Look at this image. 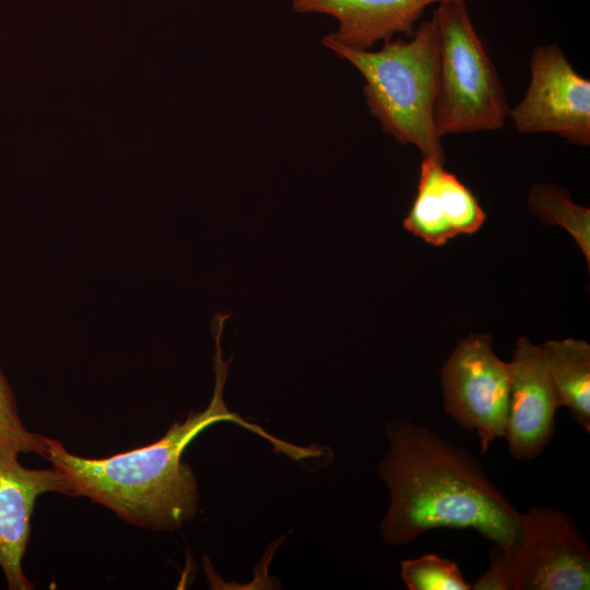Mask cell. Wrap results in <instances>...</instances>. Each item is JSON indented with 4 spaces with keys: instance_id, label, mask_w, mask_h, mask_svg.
Here are the masks:
<instances>
[{
    "instance_id": "obj_1",
    "label": "cell",
    "mask_w": 590,
    "mask_h": 590,
    "mask_svg": "<svg viewBox=\"0 0 590 590\" xmlns=\"http://www.w3.org/2000/svg\"><path fill=\"white\" fill-rule=\"evenodd\" d=\"M389 451L378 472L390 493L384 541L412 543L424 532L473 529L500 546L519 542L522 514L468 449L406 418L386 423Z\"/></svg>"
},
{
    "instance_id": "obj_2",
    "label": "cell",
    "mask_w": 590,
    "mask_h": 590,
    "mask_svg": "<svg viewBox=\"0 0 590 590\" xmlns=\"http://www.w3.org/2000/svg\"><path fill=\"white\" fill-rule=\"evenodd\" d=\"M225 319L212 323L215 338L213 358L215 387L209 405L191 411L175 422L153 444L107 458H84L71 453L57 439L48 438L46 459L59 469L72 485V497H87L130 524L172 531L190 521L197 512L199 488L189 464L181 462L186 447L208 426L229 421L272 442L275 450L296 459L302 447L286 444L231 412L223 399L229 361L222 358L221 334Z\"/></svg>"
},
{
    "instance_id": "obj_3",
    "label": "cell",
    "mask_w": 590,
    "mask_h": 590,
    "mask_svg": "<svg viewBox=\"0 0 590 590\" xmlns=\"http://www.w3.org/2000/svg\"><path fill=\"white\" fill-rule=\"evenodd\" d=\"M321 43L362 73L366 104L384 132L402 145H415L424 158L445 164L433 119L438 36L432 19L422 22L410 40L390 38L376 51L344 46L328 35Z\"/></svg>"
},
{
    "instance_id": "obj_4",
    "label": "cell",
    "mask_w": 590,
    "mask_h": 590,
    "mask_svg": "<svg viewBox=\"0 0 590 590\" xmlns=\"http://www.w3.org/2000/svg\"><path fill=\"white\" fill-rule=\"evenodd\" d=\"M432 20L438 36L433 119L439 137L502 128L509 114L506 92L465 0L438 3Z\"/></svg>"
},
{
    "instance_id": "obj_5",
    "label": "cell",
    "mask_w": 590,
    "mask_h": 590,
    "mask_svg": "<svg viewBox=\"0 0 590 590\" xmlns=\"http://www.w3.org/2000/svg\"><path fill=\"white\" fill-rule=\"evenodd\" d=\"M488 569L472 590H588L590 550L571 519L559 509L533 506L522 514L519 542L494 544Z\"/></svg>"
},
{
    "instance_id": "obj_6",
    "label": "cell",
    "mask_w": 590,
    "mask_h": 590,
    "mask_svg": "<svg viewBox=\"0 0 590 590\" xmlns=\"http://www.w3.org/2000/svg\"><path fill=\"white\" fill-rule=\"evenodd\" d=\"M444 410L459 426L475 432L486 452L504 438L511 364L496 356L488 334L461 340L440 369Z\"/></svg>"
},
{
    "instance_id": "obj_7",
    "label": "cell",
    "mask_w": 590,
    "mask_h": 590,
    "mask_svg": "<svg viewBox=\"0 0 590 590\" xmlns=\"http://www.w3.org/2000/svg\"><path fill=\"white\" fill-rule=\"evenodd\" d=\"M530 83L508 116L523 134L555 133L571 144H590V81L580 75L556 44L536 46Z\"/></svg>"
},
{
    "instance_id": "obj_8",
    "label": "cell",
    "mask_w": 590,
    "mask_h": 590,
    "mask_svg": "<svg viewBox=\"0 0 590 590\" xmlns=\"http://www.w3.org/2000/svg\"><path fill=\"white\" fill-rule=\"evenodd\" d=\"M21 452L0 444V568L8 589L32 590L34 585L22 568L31 536V519L37 498L45 493L72 497L68 477L56 467L27 469L19 461Z\"/></svg>"
},
{
    "instance_id": "obj_9",
    "label": "cell",
    "mask_w": 590,
    "mask_h": 590,
    "mask_svg": "<svg viewBox=\"0 0 590 590\" xmlns=\"http://www.w3.org/2000/svg\"><path fill=\"white\" fill-rule=\"evenodd\" d=\"M511 364V386L504 438L518 460L538 457L555 430L560 406L542 345L518 339Z\"/></svg>"
},
{
    "instance_id": "obj_10",
    "label": "cell",
    "mask_w": 590,
    "mask_h": 590,
    "mask_svg": "<svg viewBox=\"0 0 590 590\" xmlns=\"http://www.w3.org/2000/svg\"><path fill=\"white\" fill-rule=\"evenodd\" d=\"M485 212L471 190L444 165L423 158L417 193L403 221L405 229L428 244L440 246L460 234H473Z\"/></svg>"
},
{
    "instance_id": "obj_11",
    "label": "cell",
    "mask_w": 590,
    "mask_h": 590,
    "mask_svg": "<svg viewBox=\"0 0 590 590\" xmlns=\"http://www.w3.org/2000/svg\"><path fill=\"white\" fill-rule=\"evenodd\" d=\"M449 0H293L299 13H322L339 22L328 36L355 49H370L396 34L412 36L430 4Z\"/></svg>"
},
{
    "instance_id": "obj_12",
    "label": "cell",
    "mask_w": 590,
    "mask_h": 590,
    "mask_svg": "<svg viewBox=\"0 0 590 590\" xmlns=\"http://www.w3.org/2000/svg\"><path fill=\"white\" fill-rule=\"evenodd\" d=\"M560 406L590 432V345L583 340H551L542 344Z\"/></svg>"
},
{
    "instance_id": "obj_13",
    "label": "cell",
    "mask_w": 590,
    "mask_h": 590,
    "mask_svg": "<svg viewBox=\"0 0 590 590\" xmlns=\"http://www.w3.org/2000/svg\"><path fill=\"white\" fill-rule=\"evenodd\" d=\"M528 205L543 225H559L577 241L590 263V210L576 204L563 188L550 184L532 187Z\"/></svg>"
},
{
    "instance_id": "obj_14",
    "label": "cell",
    "mask_w": 590,
    "mask_h": 590,
    "mask_svg": "<svg viewBox=\"0 0 590 590\" xmlns=\"http://www.w3.org/2000/svg\"><path fill=\"white\" fill-rule=\"evenodd\" d=\"M401 578L409 590H472L458 564L436 554H424L400 563Z\"/></svg>"
},
{
    "instance_id": "obj_15",
    "label": "cell",
    "mask_w": 590,
    "mask_h": 590,
    "mask_svg": "<svg viewBox=\"0 0 590 590\" xmlns=\"http://www.w3.org/2000/svg\"><path fill=\"white\" fill-rule=\"evenodd\" d=\"M48 438L25 427L17 412L14 393L0 368V444L11 445L21 453L46 458Z\"/></svg>"
}]
</instances>
